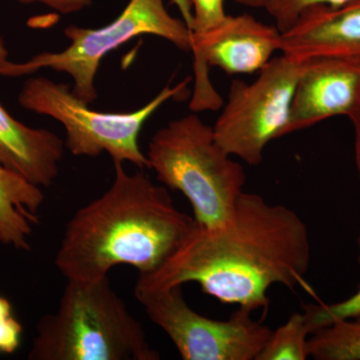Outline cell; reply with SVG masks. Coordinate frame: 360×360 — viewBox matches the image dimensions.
<instances>
[{
  "instance_id": "1",
  "label": "cell",
  "mask_w": 360,
  "mask_h": 360,
  "mask_svg": "<svg viewBox=\"0 0 360 360\" xmlns=\"http://www.w3.org/2000/svg\"><path fill=\"white\" fill-rule=\"evenodd\" d=\"M310 255L309 229L295 210L243 191L229 221L195 222L165 264L139 274L134 295L195 283L221 303L266 311L272 285L293 290L304 283Z\"/></svg>"
},
{
  "instance_id": "2",
  "label": "cell",
  "mask_w": 360,
  "mask_h": 360,
  "mask_svg": "<svg viewBox=\"0 0 360 360\" xmlns=\"http://www.w3.org/2000/svg\"><path fill=\"white\" fill-rule=\"evenodd\" d=\"M113 163L110 188L66 224L54 262L68 281H96L120 264L150 274L195 225L193 217L176 207L167 187L144 172L127 174L123 162Z\"/></svg>"
},
{
  "instance_id": "3",
  "label": "cell",
  "mask_w": 360,
  "mask_h": 360,
  "mask_svg": "<svg viewBox=\"0 0 360 360\" xmlns=\"http://www.w3.org/2000/svg\"><path fill=\"white\" fill-rule=\"evenodd\" d=\"M30 360H160L108 276L68 281L58 309L39 319Z\"/></svg>"
},
{
  "instance_id": "4",
  "label": "cell",
  "mask_w": 360,
  "mask_h": 360,
  "mask_svg": "<svg viewBox=\"0 0 360 360\" xmlns=\"http://www.w3.org/2000/svg\"><path fill=\"white\" fill-rule=\"evenodd\" d=\"M146 158L165 187L184 194L196 224L219 226L231 219L245 191V168L220 148L212 127L198 115L184 116L158 130Z\"/></svg>"
},
{
  "instance_id": "5",
  "label": "cell",
  "mask_w": 360,
  "mask_h": 360,
  "mask_svg": "<svg viewBox=\"0 0 360 360\" xmlns=\"http://www.w3.org/2000/svg\"><path fill=\"white\" fill-rule=\"evenodd\" d=\"M191 78L175 87H165L143 108L134 112L105 113L90 110L66 84L46 77L26 80L18 96L25 110L49 115L65 127V146L75 156L96 158L106 153L113 162L129 161L137 167L148 168V160L139 144V132L146 120L162 104L187 91Z\"/></svg>"
},
{
  "instance_id": "6",
  "label": "cell",
  "mask_w": 360,
  "mask_h": 360,
  "mask_svg": "<svg viewBox=\"0 0 360 360\" xmlns=\"http://www.w3.org/2000/svg\"><path fill=\"white\" fill-rule=\"evenodd\" d=\"M70 40L60 52H42L23 63H14L11 77H22L41 68L65 72L75 82L72 92L89 104L97 98L96 77L101 59L118 46L142 34L156 35L184 51H191V35L184 20L168 13L163 0H130L122 14L110 25L96 30L70 25Z\"/></svg>"
},
{
  "instance_id": "7",
  "label": "cell",
  "mask_w": 360,
  "mask_h": 360,
  "mask_svg": "<svg viewBox=\"0 0 360 360\" xmlns=\"http://www.w3.org/2000/svg\"><path fill=\"white\" fill-rule=\"evenodd\" d=\"M303 66L304 61L283 54L272 58L251 84L233 80L212 127L220 148L248 165H259L267 144L284 136Z\"/></svg>"
},
{
  "instance_id": "8",
  "label": "cell",
  "mask_w": 360,
  "mask_h": 360,
  "mask_svg": "<svg viewBox=\"0 0 360 360\" xmlns=\"http://www.w3.org/2000/svg\"><path fill=\"white\" fill-rule=\"evenodd\" d=\"M135 297L184 360H257L272 331L243 307L226 321L198 314L187 304L180 285Z\"/></svg>"
},
{
  "instance_id": "9",
  "label": "cell",
  "mask_w": 360,
  "mask_h": 360,
  "mask_svg": "<svg viewBox=\"0 0 360 360\" xmlns=\"http://www.w3.org/2000/svg\"><path fill=\"white\" fill-rule=\"evenodd\" d=\"M283 33L250 14L227 15L224 22L193 45L194 89L189 108L193 112L217 110L224 104L210 82V68L227 75L260 71L281 51Z\"/></svg>"
},
{
  "instance_id": "10",
  "label": "cell",
  "mask_w": 360,
  "mask_h": 360,
  "mask_svg": "<svg viewBox=\"0 0 360 360\" xmlns=\"http://www.w3.org/2000/svg\"><path fill=\"white\" fill-rule=\"evenodd\" d=\"M360 103V61L316 58L304 61L284 135L335 116H349Z\"/></svg>"
},
{
  "instance_id": "11",
  "label": "cell",
  "mask_w": 360,
  "mask_h": 360,
  "mask_svg": "<svg viewBox=\"0 0 360 360\" xmlns=\"http://www.w3.org/2000/svg\"><path fill=\"white\" fill-rule=\"evenodd\" d=\"M281 51L297 61L316 58L360 61V0L304 9L281 35Z\"/></svg>"
},
{
  "instance_id": "12",
  "label": "cell",
  "mask_w": 360,
  "mask_h": 360,
  "mask_svg": "<svg viewBox=\"0 0 360 360\" xmlns=\"http://www.w3.org/2000/svg\"><path fill=\"white\" fill-rule=\"evenodd\" d=\"M65 143L47 129L14 120L0 103V165L30 184L49 187L58 176Z\"/></svg>"
},
{
  "instance_id": "13",
  "label": "cell",
  "mask_w": 360,
  "mask_h": 360,
  "mask_svg": "<svg viewBox=\"0 0 360 360\" xmlns=\"http://www.w3.org/2000/svg\"><path fill=\"white\" fill-rule=\"evenodd\" d=\"M41 187L0 165V243L30 251V238L39 224L44 201Z\"/></svg>"
},
{
  "instance_id": "14",
  "label": "cell",
  "mask_w": 360,
  "mask_h": 360,
  "mask_svg": "<svg viewBox=\"0 0 360 360\" xmlns=\"http://www.w3.org/2000/svg\"><path fill=\"white\" fill-rule=\"evenodd\" d=\"M309 355L316 360H360V315L310 335Z\"/></svg>"
},
{
  "instance_id": "15",
  "label": "cell",
  "mask_w": 360,
  "mask_h": 360,
  "mask_svg": "<svg viewBox=\"0 0 360 360\" xmlns=\"http://www.w3.org/2000/svg\"><path fill=\"white\" fill-rule=\"evenodd\" d=\"M310 336L303 312H295L270 333L257 360H305Z\"/></svg>"
},
{
  "instance_id": "16",
  "label": "cell",
  "mask_w": 360,
  "mask_h": 360,
  "mask_svg": "<svg viewBox=\"0 0 360 360\" xmlns=\"http://www.w3.org/2000/svg\"><path fill=\"white\" fill-rule=\"evenodd\" d=\"M359 255L357 262L360 264V231L356 239ZM305 321L310 335L319 329L330 326L333 322L342 319H352L360 315V288L359 290L341 302L335 303H310L303 309Z\"/></svg>"
},
{
  "instance_id": "17",
  "label": "cell",
  "mask_w": 360,
  "mask_h": 360,
  "mask_svg": "<svg viewBox=\"0 0 360 360\" xmlns=\"http://www.w3.org/2000/svg\"><path fill=\"white\" fill-rule=\"evenodd\" d=\"M225 0H191L193 25L191 28V49L198 40L205 37L220 23L224 22Z\"/></svg>"
},
{
  "instance_id": "18",
  "label": "cell",
  "mask_w": 360,
  "mask_h": 360,
  "mask_svg": "<svg viewBox=\"0 0 360 360\" xmlns=\"http://www.w3.org/2000/svg\"><path fill=\"white\" fill-rule=\"evenodd\" d=\"M348 1L350 0H274L266 7V11L276 20L277 28L283 33L295 25L300 14L309 7H338Z\"/></svg>"
},
{
  "instance_id": "19",
  "label": "cell",
  "mask_w": 360,
  "mask_h": 360,
  "mask_svg": "<svg viewBox=\"0 0 360 360\" xmlns=\"http://www.w3.org/2000/svg\"><path fill=\"white\" fill-rule=\"evenodd\" d=\"M22 326L13 314L11 302L0 296V354H11L20 347Z\"/></svg>"
},
{
  "instance_id": "20",
  "label": "cell",
  "mask_w": 360,
  "mask_h": 360,
  "mask_svg": "<svg viewBox=\"0 0 360 360\" xmlns=\"http://www.w3.org/2000/svg\"><path fill=\"white\" fill-rule=\"evenodd\" d=\"M23 4H41L63 14L79 13L89 6L90 0H15Z\"/></svg>"
},
{
  "instance_id": "21",
  "label": "cell",
  "mask_w": 360,
  "mask_h": 360,
  "mask_svg": "<svg viewBox=\"0 0 360 360\" xmlns=\"http://www.w3.org/2000/svg\"><path fill=\"white\" fill-rule=\"evenodd\" d=\"M349 120H352V124L354 127L355 134V160H356L357 170L360 177V103L354 112L349 116Z\"/></svg>"
},
{
  "instance_id": "22",
  "label": "cell",
  "mask_w": 360,
  "mask_h": 360,
  "mask_svg": "<svg viewBox=\"0 0 360 360\" xmlns=\"http://www.w3.org/2000/svg\"><path fill=\"white\" fill-rule=\"evenodd\" d=\"M13 63L8 60V51H7L6 41L4 37H0V75L9 77Z\"/></svg>"
},
{
  "instance_id": "23",
  "label": "cell",
  "mask_w": 360,
  "mask_h": 360,
  "mask_svg": "<svg viewBox=\"0 0 360 360\" xmlns=\"http://www.w3.org/2000/svg\"><path fill=\"white\" fill-rule=\"evenodd\" d=\"M172 2L179 8L182 20L191 30V25H193V4H191V0H172Z\"/></svg>"
},
{
  "instance_id": "24",
  "label": "cell",
  "mask_w": 360,
  "mask_h": 360,
  "mask_svg": "<svg viewBox=\"0 0 360 360\" xmlns=\"http://www.w3.org/2000/svg\"><path fill=\"white\" fill-rule=\"evenodd\" d=\"M236 4L241 6L255 7V8H265L274 0H233Z\"/></svg>"
}]
</instances>
